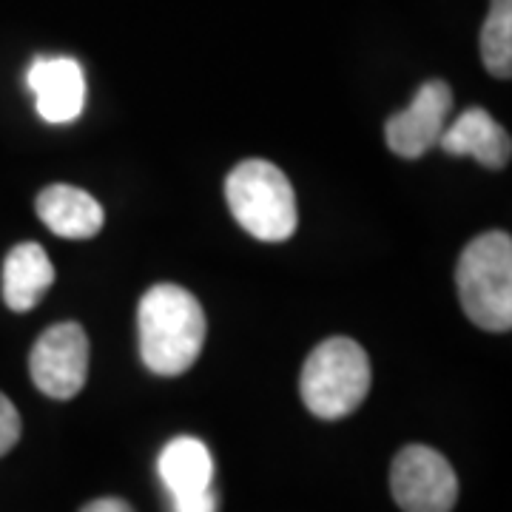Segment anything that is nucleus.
<instances>
[{
    "label": "nucleus",
    "instance_id": "obj_1",
    "mask_svg": "<svg viewBox=\"0 0 512 512\" xmlns=\"http://www.w3.org/2000/svg\"><path fill=\"white\" fill-rule=\"evenodd\" d=\"M140 356L157 376H183L205 345V311L197 296L180 285H154L137 311Z\"/></svg>",
    "mask_w": 512,
    "mask_h": 512
},
{
    "label": "nucleus",
    "instance_id": "obj_8",
    "mask_svg": "<svg viewBox=\"0 0 512 512\" xmlns=\"http://www.w3.org/2000/svg\"><path fill=\"white\" fill-rule=\"evenodd\" d=\"M26 86L46 123H72L86 106V77L74 57H37Z\"/></svg>",
    "mask_w": 512,
    "mask_h": 512
},
{
    "label": "nucleus",
    "instance_id": "obj_9",
    "mask_svg": "<svg viewBox=\"0 0 512 512\" xmlns=\"http://www.w3.org/2000/svg\"><path fill=\"white\" fill-rule=\"evenodd\" d=\"M439 146L453 157H476L487 168H504L512 154L507 128L495 123L493 114L484 109L461 111L453 123H447Z\"/></svg>",
    "mask_w": 512,
    "mask_h": 512
},
{
    "label": "nucleus",
    "instance_id": "obj_5",
    "mask_svg": "<svg viewBox=\"0 0 512 512\" xmlns=\"http://www.w3.org/2000/svg\"><path fill=\"white\" fill-rule=\"evenodd\" d=\"M390 490L404 512H453L458 478L439 450L410 444L390 467Z\"/></svg>",
    "mask_w": 512,
    "mask_h": 512
},
{
    "label": "nucleus",
    "instance_id": "obj_10",
    "mask_svg": "<svg viewBox=\"0 0 512 512\" xmlns=\"http://www.w3.org/2000/svg\"><path fill=\"white\" fill-rule=\"evenodd\" d=\"M40 222L63 239H92L103 228V205L74 185H49L37 197Z\"/></svg>",
    "mask_w": 512,
    "mask_h": 512
},
{
    "label": "nucleus",
    "instance_id": "obj_4",
    "mask_svg": "<svg viewBox=\"0 0 512 512\" xmlns=\"http://www.w3.org/2000/svg\"><path fill=\"white\" fill-rule=\"evenodd\" d=\"M225 200L234 220L262 242H285L299 225L291 180L268 160L239 163L225 180Z\"/></svg>",
    "mask_w": 512,
    "mask_h": 512
},
{
    "label": "nucleus",
    "instance_id": "obj_15",
    "mask_svg": "<svg viewBox=\"0 0 512 512\" xmlns=\"http://www.w3.org/2000/svg\"><path fill=\"white\" fill-rule=\"evenodd\" d=\"M174 512H217V495L208 490L191 498H174Z\"/></svg>",
    "mask_w": 512,
    "mask_h": 512
},
{
    "label": "nucleus",
    "instance_id": "obj_7",
    "mask_svg": "<svg viewBox=\"0 0 512 512\" xmlns=\"http://www.w3.org/2000/svg\"><path fill=\"white\" fill-rule=\"evenodd\" d=\"M453 89L444 80H427L413 103L384 123V140L393 154L404 160H419L430 148L439 146L441 134L450 123Z\"/></svg>",
    "mask_w": 512,
    "mask_h": 512
},
{
    "label": "nucleus",
    "instance_id": "obj_13",
    "mask_svg": "<svg viewBox=\"0 0 512 512\" xmlns=\"http://www.w3.org/2000/svg\"><path fill=\"white\" fill-rule=\"evenodd\" d=\"M481 60L498 80L512 74V0H493L481 29Z\"/></svg>",
    "mask_w": 512,
    "mask_h": 512
},
{
    "label": "nucleus",
    "instance_id": "obj_6",
    "mask_svg": "<svg viewBox=\"0 0 512 512\" xmlns=\"http://www.w3.org/2000/svg\"><path fill=\"white\" fill-rule=\"evenodd\" d=\"M29 373L40 393L57 402L74 399L89 376V336L77 322H60L46 330L32 348Z\"/></svg>",
    "mask_w": 512,
    "mask_h": 512
},
{
    "label": "nucleus",
    "instance_id": "obj_12",
    "mask_svg": "<svg viewBox=\"0 0 512 512\" xmlns=\"http://www.w3.org/2000/svg\"><path fill=\"white\" fill-rule=\"evenodd\" d=\"M157 473L171 498H191L208 493L214 478V458L200 439H171L157 458Z\"/></svg>",
    "mask_w": 512,
    "mask_h": 512
},
{
    "label": "nucleus",
    "instance_id": "obj_2",
    "mask_svg": "<svg viewBox=\"0 0 512 512\" xmlns=\"http://www.w3.org/2000/svg\"><path fill=\"white\" fill-rule=\"evenodd\" d=\"M456 285L467 319L490 333L512 328V239L504 231L476 237L458 259Z\"/></svg>",
    "mask_w": 512,
    "mask_h": 512
},
{
    "label": "nucleus",
    "instance_id": "obj_3",
    "mask_svg": "<svg viewBox=\"0 0 512 512\" xmlns=\"http://www.w3.org/2000/svg\"><path fill=\"white\" fill-rule=\"evenodd\" d=\"M302 402L313 416L336 421L359 410L370 393V359L359 342L333 336L316 345L299 379Z\"/></svg>",
    "mask_w": 512,
    "mask_h": 512
},
{
    "label": "nucleus",
    "instance_id": "obj_16",
    "mask_svg": "<svg viewBox=\"0 0 512 512\" xmlns=\"http://www.w3.org/2000/svg\"><path fill=\"white\" fill-rule=\"evenodd\" d=\"M80 512H134L123 498H97L92 504H86Z\"/></svg>",
    "mask_w": 512,
    "mask_h": 512
},
{
    "label": "nucleus",
    "instance_id": "obj_11",
    "mask_svg": "<svg viewBox=\"0 0 512 512\" xmlns=\"http://www.w3.org/2000/svg\"><path fill=\"white\" fill-rule=\"evenodd\" d=\"M55 282V265L37 242L12 248L3 262V302L9 311L26 313L43 299Z\"/></svg>",
    "mask_w": 512,
    "mask_h": 512
},
{
    "label": "nucleus",
    "instance_id": "obj_14",
    "mask_svg": "<svg viewBox=\"0 0 512 512\" xmlns=\"http://www.w3.org/2000/svg\"><path fill=\"white\" fill-rule=\"evenodd\" d=\"M20 413L15 404L0 393V456H6L20 439Z\"/></svg>",
    "mask_w": 512,
    "mask_h": 512
}]
</instances>
